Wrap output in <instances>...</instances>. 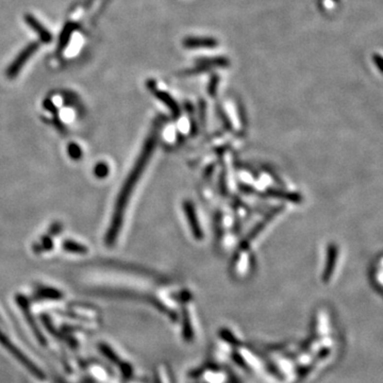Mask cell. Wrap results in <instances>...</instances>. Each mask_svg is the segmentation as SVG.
<instances>
[{"instance_id": "7c38bea8", "label": "cell", "mask_w": 383, "mask_h": 383, "mask_svg": "<svg viewBox=\"0 0 383 383\" xmlns=\"http://www.w3.org/2000/svg\"><path fill=\"white\" fill-rule=\"evenodd\" d=\"M373 60H374V63L376 64L377 69H378L380 71L382 70V58L380 54H374L373 55Z\"/></svg>"}, {"instance_id": "8992f818", "label": "cell", "mask_w": 383, "mask_h": 383, "mask_svg": "<svg viewBox=\"0 0 383 383\" xmlns=\"http://www.w3.org/2000/svg\"><path fill=\"white\" fill-rule=\"evenodd\" d=\"M196 65H201L207 67L208 70H211L215 67H228L230 65V62L227 58L225 57H211V58H198L195 61Z\"/></svg>"}, {"instance_id": "ba28073f", "label": "cell", "mask_w": 383, "mask_h": 383, "mask_svg": "<svg viewBox=\"0 0 383 383\" xmlns=\"http://www.w3.org/2000/svg\"><path fill=\"white\" fill-rule=\"evenodd\" d=\"M337 258V249L335 246H330L329 252H328V264H327V267L325 270V280L328 281L329 278L331 277V275L333 274L332 272L334 270L335 267V262Z\"/></svg>"}, {"instance_id": "8fae6325", "label": "cell", "mask_w": 383, "mask_h": 383, "mask_svg": "<svg viewBox=\"0 0 383 383\" xmlns=\"http://www.w3.org/2000/svg\"><path fill=\"white\" fill-rule=\"evenodd\" d=\"M218 82H219V77L217 75H213L211 78V81H210V86H209V92H210L211 96H215Z\"/></svg>"}, {"instance_id": "3957f363", "label": "cell", "mask_w": 383, "mask_h": 383, "mask_svg": "<svg viewBox=\"0 0 383 383\" xmlns=\"http://www.w3.org/2000/svg\"><path fill=\"white\" fill-rule=\"evenodd\" d=\"M25 21L27 22L28 26H29L31 29L36 33L38 38L41 39V42H43L45 44H48V43L52 42V33H50L47 28H45L41 24V22H39V20L35 17V16L31 15V14H26Z\"/></svg>"}, {"instance_id": "277c9868", "label": "cell", "mask_w": 383, "mask_h": 383, "mask_svg": "<svg viewBox=\"0 0 383 383\" xmlns=\"http://www.w3.org/2000/svg\"><path fill=\"white\" fill-rule=\"evenodd\" d=\"M183 46L189 49L195 48H215L218 46V41L214 37L190 36L183 39Z\"/></svg>"}, {"instance_id": "7a4b0ae2", "label": "cell", "mask_w": 383, "mask_h": 383, "mask_svg": "<svg viewBox=\"0 0 383 383\" xmlns=\"http://www.w3.org/2000/svg\"><path fill=\"white\" fill-rule=\"evenodd\" d=\"M37 48H38L37 43H31L28 45L27 47L22 49L18 53L17 57L14 59V61L8 67L7 77L9 79H14L16 76H17L19 74V71L21 70L22 66H24L26 62L30 59L31 55L36 52Z\"/></svg>"}, {"instance_id": "6da1fadb", "label": "cell", "mask_w": 383, "mask_h": 383, "mask_svg": "<svg viewBox=\"0 0 383 383\" xmlns=\"http://www.w3.org/2000/svg\"><path fill=\"white\" fill-rule=\"evenodd\" d=\"M161 122H162L159 118V120L157 121V123L154 126V128L151 129V132L149 133L147 139H146L143 148L140 150L137 161H135L133 167L131 168L127 179L122 184L120 193H118L113 209V214H112L111 217V222L104 235V243L106 246L109 247L113 246L118 238V235L121 233L129 201H130L134 189L139 183L140 177H142L146 166L148 165L150 157L153 156V153L157 146V134H159Z\"/></svg>"}, {"instance_id": "9c48e42d", "label": "cell", "mask_w": 383, "mask_h": 383, "mask_svg": "<svg viewBox=\"0 0 383 383\" xmlns=\"http://www.w3.org/2000/svg\"><path fill=\"white\" fill-rule=\"evenodd\" d=\"M184 208H185V213H187V215L192 217L191 219H192V221H193V222H191L192 229H193L196 236H199L200 235V228L198 226V224H197V218H195V214L193 212V208H192V206L190 204H185Z\"/></svg>"}, {"instance_id": "52a82bcc", "label": "cell", "mask_w": 383, "mask_h": 383, "mask_svg": "<svg viewBox=\"0 0 383 383\" xmlns=\"http://www.w3.org/2000/svg\"><path fill=\"white\" fill-rule=\"evenodd\" d=\"M77 29H78V25L75 24V22H69V24L65 25L59 38V48H64L66 46V44L69 43L71 35Z\"/></svg>"}, {"instance_id": "5b68a950", "label": "cell", "mask_w": 383, "mask_h": 383, "mask_svg": "<svg viewBox=\"0 0 383 383\" xmlns=\"http://www.w3.org/2000/svg\"><path fill=\"white\" fill-rule=\"evenodd\" d=\"M148 87L151 92L154 93V95L156 97L161 100L163 104H164L167 108H170L171 111L173 112V114L174 116H177L180 114V109H179V105L176 103V100H174L171 95H168L166 92H163V91H159V89L157 88L156 87V83L155 81H150L148 82Z\"/></svg>"}, {"instance_id": "30bf717a", "label": "cell", "mask_w": 383, "mask_h": 383, "mask_svg": "<svg viewBox=\"0 0 383 383\" xmlns=\"http://www.w3.org/2000/svg\"><path fill=\"white\" fill-rule=\"evenodd\" d=\"M64 249L69 250V251H72V252H84V251H87V248H84L83 246L79 245V244L75 243V242H71V241L65 242V243H64Z\"/></svg>"}, {"instance_id": "4fadbf2b", "label": "cell", "mask_w": 383, "mask_h": 383, "mask_svg": "<svg viewBox=\"0 0 383 383\" xmlns=\"http://www.w3.org/2000/svg\"><path fill=\"white\" fill-rule=\"evenodd\" d=\"M70 154L74 157H79V156H80V150H79L78 146L71 145L70 147Z\"/></svg>"}]
</instances>
